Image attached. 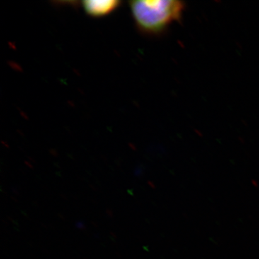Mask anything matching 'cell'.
I'll use <instances>...</instances> for the list:
<instances>
[{
  "instance_id": "6da1fadb",
  "label": "cell",
  "mask_w": 259,
  "mask_h": 259,
  "mask_svg": "<svg viewBox=\"0 0 259 259\" xmlns=\"http://www.w3.org/2000/svg\"><path fill=\"white\" fill-rule=\"evenodd\" d=\"M130 8L139 30L156 35L179 20L185 6L177 0H136L130 2Z\"/></svg>"
},
{
  "instance_id": "7a4b0ae2",
  "label": "cell",
  "mask_w": 259,
  "mask_h": 259,
  "mask_svg": "<svg viewBox=\"0 0 259 259\" xmlns=\"http://www.w3.org/2000/svg\"><path fill=\"white\" fill-rule=\"evenodd\" d=\"M120 3L117 0H85L82 2V8L90 16L101 18L115 11Z\"/></svg>"
}]
</instances>
